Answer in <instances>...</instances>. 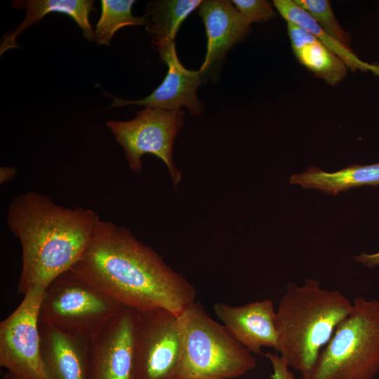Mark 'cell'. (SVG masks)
Masks as SVG:
<instances>
[{
  "label": "cell",
  "instance_id": "cell-16",
  "mask_svg": "<svg viewBox=\"0 0 379 379\" xmlns=\"http://www.w3.org/2000/svg\"><path fill=\"white\" fill-rule=\"evenodd\" d=\"M290 182L304 188L317 189L335 195L351 187L379 185V163L370 165H352L340 171L328 173L311 166L300 174H293Z\"/></svg>",
  "mask_w": 379,
  "mask_h": 379
},
{
  "label": "cell",
  "instance_id": "cell-25",
  "mask_svg": "<svg viewBox=\"0 0 379 379\" xmlns=\"http://www.w3.org/2000/svg\"><path fill=\"white\" fill-rule=\"evenodd\" d=\"M18 174V169L14 166L0 167V184H4L15 178Z\"/></svg>",
  "mask_w": 379,
  "mask_h": 379
},
{
  "label": "cell",
  "instance_id": "cell-6",
  "mask_svg": "<svg viewBox=\"0 0 379 379\" xmlns=\"http://www.w3.org/2000/svg\"><path fill=\"white\" fill-rule=\"evenodd\" d=\"M122 306L69 270L45 289L39 322L89 339L110 321Z\"/></svg>",
  "mask_w": 379,
  "mask_h": 379
},
{
  "label": "cell",
  "instance_id": "cell-7",
  "mask_svg": "<svg viewBox=\"0 0 379 379\" xmlns=\"http://www.w3.org/2000/svg\"><path fill=\"white\" fill-rule=\"evenodd\" d=\"M185 112L182 109L168 111L145 107L136 112L130 121H108L107 127L123 148L130 168L137 173L142 169L141 158L151 154L166 165L173 184L177 186L181 173L173 161V142L184 124Z\"/></svg>",
  "mask_w": 379,
  "mask_h": 379
},
{
  "label": "cell",
  "instance_id": "cell-22",
  "mask_svg": "<svg viewBox=\"0 0 379 379\" xmlns=\"http://www.w3.org/2000/svg\"><path fill=\"white\" fill-rule=\"evenodd\" d=\"M232 2L250 24L265 22L275 15L272 4L265 0H233Z\"/></svg>",
  "mask_w": 379,
  "mask_h": 379
},
{
  "label": "cell",
  "instance_id": "cell-1",
  "mask_svg": "<svg viewBox=\"0 0 379 379\" xmlns=\"http://www.w3.org/2000/svg\"><path fill=\"white\" fill-rule=\"evenodd\" d=\"M78 278L137 312L176 315L196 302L197 290L127 228L102 220L79 261Z\"/></svg>",
  "mask_w": 379,
  "mask_h": 379
},
{
  "label": "cell",
  "instance_id": "cell-9",
  "mask_svg": "<svg viewBox=\"0 0 379 379\" xmlns=\"http://www.w3.org/2000/svg\"><path fill=\"white\" fill-rule=\"evenodd\" d=\"M181 357L178 315L137 312L135 379H177Z\"/></svg>",
  "mask_w": 379,
  "mask_h": 379
},
{
  "label": "cell",
  "instance_id": "cell-19",
  "mask_svg": "<svg viewBox=\"0 0 379 379\" xmlns=\"http://www.w3.org/2000/svg\"><path fill=\"white\" fill-rule=\"evenodd\" d=\"M273 5L286 22L294 23L312 33L347 67L352 70L371 72L379 76L378 65L371 64L359 58L350 48L326 32L316 20L293 0H274Z\"/></svg>",
  "mask_w": 379,
  "mask_h": 379
},
{
  "label": "cell",
  "instance_id": "cell-18",
  "mask_svg": "<svg viewBox=\"0 0 379 379\" xmlns=\"http://www.w3.org/2000/svg\"><path fill=\"white\" fill-rule=\"evenodd\" d=\"M201 2V0H164L148 4L145 15L150 24L147 29L159 54L175 44L174 39L181 24Z\"/></svg>",
  "mask_w": 379,
  "mask_h": 379
},
{
  "label": "cell",
  "instance_id": "cell-12",
  "mask_svg": "<svg viewBox=\"0 0 379 379\" xmlns=\"http://www.w3.org/2000/svg\"><path fill=\"white\" fill-rule=\"evenodd\" d=\"M159 55L168 67L161 84L143 99L130 100L114 98L111 107L136 105L168 111L185 107L191 115L200 116L204 105L197 98V91L202 84L204 74L199 70L187 69L181 64L175 44Z\"/></svg>",
  "mask_w": 379,
  "mask_h": 379
},
{
  "label": "cell",
  "instance_id": "cell-14",
  "mask_svg": "<svg viewBox=\"0 0 379 379\" xmlns=\"http://www.w3.org/2000/svg\"><path fill=\"white\" fill-rule=\"evenodd\" d=\"M45 379H90L88 339L39 322Z\"/></svg>",
  "mask_w": 379,
  "mask_h": 379
},
{
  "label": "cell",
  "instance_id": "cell-15",
  "mask_svg": "<svg viewBox=\"0 0 379 379\" xmlns=\"http://www.w3.org/2000/svg\"><path fill=\"white\" fill-rule=\"evenodd\" d=\"M91 0H16L11 1L13 8L25 11V18L15 29L2 39L0 53L10 48H19L17 37L31 25L38 23L49 13L67 15L77 24L83 36L88 41L95 40V34L89 22V14L95 11Z\"/></svg>",
  "mask_w": 379,
  "mask_h": 379
},
{
  "label": "cell",
  "instance_id": "cell-2",
  "mask_svg": "<svg viewBox=\"0 0 379 379\" xmlns=\"http://www.w3.org/2000/svg\"><path fill=\"white\" fill-rule=\"evenodd\" d=\"M100 221L91 209L65 207L34 191L15 197L6 222L22 247L18 293L46 289L69 271L84 253Z\"/></svg>",
  "mask_w": 379,
  "mask_h": 379
},
{
  "label": "cell",
  "instance_id": "cell-23",
  "mask_svg": "<svg viewBox=\"0 0 379 379\" xmlns=\"http://www.w3.org/2000/svg\"><path fill=\"white\" fill-rule=\"evenodd\" d=\"M265 356L272 367V379H295L294 373L278 354L266 353Z\"/></svg>",
  "mask_w": 379,
  "mask_h": 379
},
{
  "label": "cell",
  "instance_id": "cell-4",
  "mask_svg": "<svg viewBox=\"0 0 379 379\" xmlns=\"http://www.w3.org/2000/svg\"><path fill=\"white\" fill-rule=\"evenodd\" d=\"M181 357L177 379H232L257 366V359L226 327L195 302L178 315Z\"/></svg>",
  "mask_w": 379,
  "mask_h": 379
},
{
  "label": "cell",
  "instance_id": "cell-20",
  "mask_svg": "<svg viewBox=\"0 0 379 379\" xmlns=\"http://www.w3.org/2000/svg\"><path fill=\"white\" fill-rule=\"evenodd\" d=\"M133 0H101V15L95 25V39L98 45L109 46L114 33L126 26H146L150 22L145 15L134 16Z\"/></svg>",
  "mask_w": 379,
  "mask_h": 379
},
{
  "label": "cell",
  "instance_id": "cell-8",
  "mask_svg": "<svg viewBox=\"0 0 379 379\" xmlns=\"http://www.w3.org/2000/svg\"><path fill=\"white\" fill-rule=\"evenodd\" d=\"M45 289L29 290L0 323V366L17 379H45L39 312Z\"/></svg>",
  "mask_w": 379,
  "mask_h": 379
},
{
  "label": "cell",
  "instance_id": "cell-3",
  "mask_svg": "<svg viewBox=\"0 0 379 379\" xmlns=\"http://www.w3.org/2000/svg\"><path fill=\"white\" fill-rule=\"evenodd\" d=\"M352 302L336 290L322 288L315 279L289 283L276 310L277 352L288 366L307 374L313 367Z\"/></svg>",
  "mask_w": 379,
  "mask_h": 379
},
{
  "label": "cell",
  "instance_id": "cell-26",
  "mask_svg": "<svg viewBox=\"0 0 379 379\" xmlns=\"http://www.w3.org/2000/svg\"><path fill=\"white\" fill-rule=\"evenodd\" d=\"M3 379H17V378L11 373L7 371V373H6L5 375H4Z\"/></svg>",
  "mask_w": 379,
  "mask_h": 379
},
{
  "label": "cell",
  "instance_id": "cell-10",
  "mask_svg": "<svg viewBox=\"0 0 379 379\" xmlns=\"http://www.w3.org/2000/svg\"><path fill=\"white\" fill-rule=\"evenodd\" d=\"M137 311L122 306L88 339L90 379H135Z\"/></svg>",
  "mask_w": 379,
  "mask_h": 379
},
{
  "label": "cell",
  "instance_id": "cell-13",
  "mask_svg": "<svg viewBox=\"0 0 379 379\" xmlns=\"http://www.w3.org/2000/svg\"><path fill=\"white\" fill-rule=\"evenodd\" d=\"M207 36V50L199 69L202 74L220 62L226 53L248 34L251 25L227 0L202 1L198 8Z\"/></svg>",
  "mask_w": 379,
  "mask_h": 379
},
{
  "label": "cell",
  "instance_id": "cell-11",
  "mask_svg": "<svg viewBox=\"0 0 379 379\" xmlns=\"http://www.w3.org/2000/svg\"><path fill=\"white\" fill-rule=\"evenodd\" d=\"M213 310L230 333L253 354H261L263 347L277 350L279 335L271 299L240 306L220 302L214 304Z\"/></svg>",
  "mask_w": 379,
  "mask_h": 379
},
{
  "label": "cell",
  "instance_id": "cell-24",
  "mask_svg": "<svg viewBox=\"0 0 379 379\" xmlns=\"http://www.w3.org/2000/svg\"><path fill=\"white\" fill-rule=\"evenodd\" d=\"M354 260L359 263L364 264L369 268H373L379 265V252L372 254L362 253L353 257Z\"/></svg>",
  "mask_w": 379,
  "mask_h": 379
},
{
  "label": "cell",
  "instance_id": "cell-21",
  "mask_svg": "<svg viewBox=\"0 0 379 379\" xmlns=\"http://www.w3.org/2000/svg\"><path fill=\"white\" fill-rule=\"evenodd\" d=\"M329 35L350 48L351 36L338 22L328 0H293Z\"/></svg>",
  "mask_w": 379,
  "mask_h": 379
},
{
  "label": "cell",
  "instance_id": "cell-17",
  "mask_svg": "<svg viewBox=\"0 0 379 379\" xmlns=\"http://www.w3.org/2000/svg\"><path fill=\"white\" fill-rule=\"evenodd\" d=\"M291 47L298 60L314 74L334 85L347 74V67L312 33L302 28L290 34Z\"/></svg>",
  "mask_w": 379,
  "mask_h": 379
},
{
  "label": "cell",
  "instance_id": "cell-5",
  "mask_svg": "<svg viewBox=\"0 0 379 379\" xmlns=\"http://www.w3.org/2000/svg\"><path fill=\"white\" fill-rule=\"evenodd\" d=\"M379 373V300L359 296L301 379H374Z\"/></svg>",
  "mask_w": 379,
  "mask_h": 379
}]
</instances>
